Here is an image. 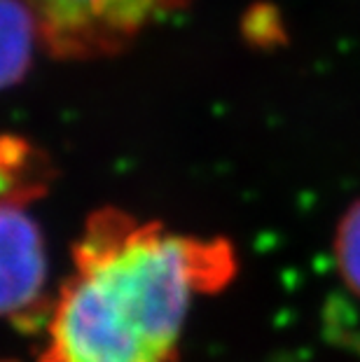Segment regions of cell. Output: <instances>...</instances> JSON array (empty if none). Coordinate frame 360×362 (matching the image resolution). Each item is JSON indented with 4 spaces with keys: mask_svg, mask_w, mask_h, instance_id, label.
I'll use <instances>...</instances> for the list:
<instances>
[{
    "mask_svg": "<svg viewBox=\"0 0 360 362\" xmlns=\"http://www.w3.org/2000/svg\"><path fill=\"white\" fill-rule=\"evenodd\" d=\"M236 274L225 238H197L120 208L96 211L45 320L40 362H175L187 313Z\"/></svg>",
    "mask_w": 360,
    "mask_h": 362,
    "instance_id": "cell-1",
    "label": "cell"
},
{
    "mask_svg": "<svg viewBox=\"0 0 360 362\" xmlns=\"http://www.w3.org/2000/svg\"><path fill=\"white\" fill-rule=\"evenodd\" d=\"M57 57L94 59L124 49L155 14L185 0H26Z\"/></svg>",
    "mask_w": 360,
    "mask_h": 362,
    "instance_id": "cell-2",
    "label": "cell"
},
{
    "mask_svg": "<svg viewBox=\"0 0 360 362\" xmlns=\"http://www.w3.org/2000/svg\"><path fill=\"white\" fill-rule=\"evenodd\" d=\"M47 248L26 206L0 204V320L21 329L45 327Z\"/></svg>",
    "mask_w": 360,
    "mask_h": 362,
    "instance_id": "cell-3",
    "label": "cell"
},
{
    "mask_svg": "<svg viewBox=\"0 0 360 362\" xmlns=\"http://www.w3.org/2000/svg\"><path fill=\"white\" fill-rule=\"evenodd\" d=\"M54 182L52 159L21 136L0 134V204L28 206Z\"/></svg>",
    "mask_w": 360,
    "mask_h": 362,
    "instance_id": "cell-4",
    "label": "cell"
},
{
    "mask_svg": "<svg viewBox=\"0 0 360 362\" xmlns=\"http://www.w3.org/2000/svg\"><path fill=\"white\" fill-rule=\"evenodd\" d=\"M42 30L26 0H0V91L26 78Z\"/></svg>",
    "mask_w": 360,
    "mask_h": 362,
    "instance_id": "cell-5",
    "label": "cell"
},
{
    "mask_svg": "<svg viewBox=\"0 0 360 362\" xmlns=\"http://www.w3.org/2000/svg\"><path fill=\"white\" fill-rule=\"evenodd\" d=\"M332 255L342 283L360 299V199L337 222Z\"/></svg>",
    "mask_w": 360,
    "mask_h": 362,
    "instance_id": "cell-6",
    "label": "cell"
},
{
    "mask_svg": "<svg viewBox=\"0 0 360 362\" xmlns=\"http://www.w3.org/2000/svg\"><path fill=\"white\" fill-rule=\"evenodd\" d=\"M0 362H14V360H0Z\"/></svg>",
    "mask_w": 360,
    "mask_h": 362,
    "instance_id": "cell-7",
    "label": "cell"
}]
</instances>
